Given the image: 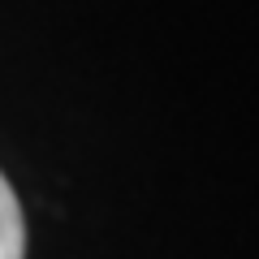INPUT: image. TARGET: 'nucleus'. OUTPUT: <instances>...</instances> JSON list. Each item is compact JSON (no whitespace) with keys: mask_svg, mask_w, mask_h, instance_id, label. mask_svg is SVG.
Returning <instances> with one entry per match:
<instances>
[{"mask_svg":"<svg viewBox=\"0 0 259 259\" xmlns=\"http://www.w3.org/2000/svg\"><path fill=\"white\" fill-rule=\"evenodd\" d=\"M0 259H26V212L0 173Z\"/></svg>","mask_w":259,"mask_h":259,"instance_id":"f257e3e1","label":"nucleus"}]
</instances>
